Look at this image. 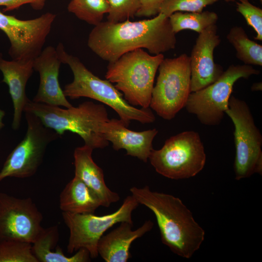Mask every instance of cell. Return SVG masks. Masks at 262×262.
Returning a JSON list of instances; mask_svg holds the SVG:
<instances>
[{
	"label": "cell",
	"mask_w": 262,
	"mask_h": 262,
	"mask_svg": "<svg viewBox=\"0 0 262 262\" xmlns=\"http://www.w3.org/2000/svg\"><path fill=\"white\" fill-rule=\"evenodd\" d=\"M56 49L62 63L68 65L73 74V81L63 90L66 97L71 99L86 97L107 105L118 114L127 127L131 121L142 124L155 121V116L149 108H137L130 104L112 83L95 75L78 57L68 54L62 43Z\"/></svg>",
	"instance_id": "obj_3"
},
{
	"label": "cell",
	"mask_w": 262,
	"mask_h": 262,
	"mask_svg": "<svg viewBox=\"0 0 262 262\" xmlns=\"http://www.w3.org/2000/svg\"><path fill=\"white\" fill-rule=\"evenodd\" d=\"M107 21L119 22L133 18L140 9V0H108Z\"/></svg>",
	"instance_id": "obj_27"
},
{
	"label": "cell",
	"mask_w": 262,
	"mask_h": 262,
	"mask_svg": "<svg viewBox=\"0 0 262 262\" xmlns=\"http://www.w3.org/2000/svg\"><path fill=\"white\" fill-rule=\"evenodd\" d=\"M251 90L253 91H261L262 90V82H257L254 83L251 87Z\"/></svg>",
	"instance_id": "obj_31"
},
{
	"label": "cell",
	"mask_w": 262,
	"mask_h": 262,
	"mask_svg": "<svg viewBox=\"0 0 262 262\" xmlns=\"http://www.w3.org/2000/svg\"><path fill=\"white\" fill-rule=\"evenodd\" d=\"M149 107L165 120H171L185 107L191 91L189 57L185 53L164 58L158 67Z\"/></svg>",
	"instance_id": "obj_8"
},
{
	"label": "cell",
	"mask_w": 262,
	"mask_h": 262,
	"mask_svg": "<svg viewBox=\"0 0 262 262\" xmlns=\"http://www.w3.org/2000/svg\"><path fill=\"white\" fill-rule=\"evenodd\" d=\"M47 0H0V6L4 7L3 12L10 11L18 8L25 4H30L36 10H41Z\"/></svg>",
	"instance_id": "obj_29"
},
{
	"label": "cell",
	"mask_w": 262,
	"mask_h": 262,
	"mask_svg": "<svg viewBox=\"0 0 262 262\" xmlns=\"http://www.w3.org/2000/svg\"><path fill=\"white\" fill-rule=\"evenodd\" d=\"M148 160L158 173L180 180L198 174L205 166L206 155L199 133L188 131L167 139L161 148L153 149Z\"/></svg>",
	"instance_id": "obj_6"
},
{
	"label": "cell",
	"mask_w": 262,
	"mask_h": 262,
	"mask_svg": "<svg viewBox=\"0 0 262 262\" xmlns=\"http://www.w3.org/2000/svg\"><path fill=\"white\" fill-rule=\"evenodd\" d=\"M221 40L216 24L208 27L196 40L189 57L191 92L198 91L215 82L223 72L215 63L213 53Z\"/></svg>",
	"instance_id": "obj_14"
},
{
	"label": "cell",
	"mask_w": 262,
	"mask_h": 262,
	"mask_svg": "<svg viewBox=\"0 0 262 262\" xmlns=\"http://www.w3.org/2000/svg\"><path fill=\"white\" fill-rule=\"evenodd\" d=\"M27 130L23 140L7 157L0 171V181L7 177L33 176L41 164L47 146L60 136L46 127L33 113L24 111Z\"/></svg>",
	"instance_id": "obj_11"
},
{
	"label": "cell",
	"mask_w": 262,
	"mask_h": 262,
	"mask_svg": "<svg viewBox=\"0 0 262 262\" xmlns=\"http://www.w3.org/2000/svg\"><path fill=\"white\" fill-rule=\"evenodd\" d=\"M260 74L259 70L247 65H231L215 82L198 91L191 92L185 108L207 126L219 124L228 109L235 83Z\"/></svg>",
	"instance_id": "obj_9"
},
{
	"label": "cell",
	"mask_w": 262,
	"mask_h": 262,
	"mask_svg": "<svg viewBox=\"0 0 262 262\" xmlns=\"http://www.w3.org/2000/svg\"><path fill=\"white\" fill-rule=\"evenodd\" d=\"M227 39L234 47L237 58L245 65L262 66V46L251 40L242 27H232Z\"/></svg>",
	"instance_id": "obj_22"
},
{
	"label": "cell",
	"mask_w": 262,
	"mask_h": 262,
	"mask_svg": "<svg viewBox=\"0 0 262 262\" xmlns=\"http://www.w3.org/2000/svg\"><path fill=\"white\" fill-rule=\"evenodd\" d=\"M176 42L169 17L159 13L152 18L136 21H101L89 33L87 45L99 57L110 63L139 49H147L154 55L163 54L174 49Z\"/></svg>",
	"instance_id": "obj_1"
},
{
	"label": "cell",
	"mask_w": 262,
	"mask_h": 262,
	"mask_svg": "<svg viewBox=\"0 0 262 262\" xmlns=\"http://www.w3.org/2000/svg\"><path fill=\"white\" fill-rule=\"evenodd\" d=\"M68 11L79 19L96 26L109 11L108 0H71Z\"/></svg>",
	"instance_id": "obj_24"
},
{
	"label": "cell",
	"mask_w": 262,
	"mask_h": 262,
	"mask_svg": "<svg viewBox=\"0 0 262 262\" xmlns=\"http://www.w3.org/2000/svg\"><path fill=\"white\" fill-rule=\"evenodd\" d=\"M56 15L48 12L34 19L21 20L0 11V30L8 37L13 60H34L42 52Z\"/></svg>",
	"instance_id": "obj_12"
},
{
	"label": "cell",
	"mask_w": 262,
	"mask_h": 262,
	"mask_svg": "<svg viewBox=\"0 0 262 262\" xmlns=\"http://www.w3.org/2000/svg\"><path fill=\"white\" fill-rule=\"evenodd\" d=\"M220 0H165L162 4L159 13L167 17L176 12H200L206 6Z\"/></svg>",
	"instance_id": "obj_26"
},
{
	"label": "cell",
	"mask_w": 262,
	"mask_h": 262,
	"mask_svg": "<svg viewBox=\"0 0 262 262\" xmlns=\"http://www.w3.org/2000/svg\"><path fill=\"white\" fill-rule=\"evenodd\" d=\"M133 223L122 222L116 229L103 235L98 244V255L106 262H126L131 257L132 243L151 230L153 223L147 220L135 230Z\"/></svg>",
	"instance_id": "obj_18"
},
{
	"label": "cell",
	"mask_w": 262,
	"mask_h": 262,
	"mask_svg": "<svg viewBox=\"0 0 262 262\" xmlns=\"http://www.w3.org/2000/svg\"><path fill=\"white\" fill-rule=\"evenodd\" d=\"M61 63L56 49L50 46L45 48L35 58L33 69L39 73L40 83L33 101L66 108L73 106L59 84L58 76Z\"/></svg>",
	"instance_id": "obj_15"
},
{
	"label": "cell",
	"mask_w": 262,
	"mask_h": 262,
	"mask_svg": "<svg viewBox=\"0 0 262 262\" xmlns=\"http://www.w3.org/2000/svg\"><path fill=\"white\" fill-rule=\"evenodd\" d=\"M234 126L235 178L246 179L255 173L262 174V135L255 124L247 103L230 96L226 112Z\"/></svg>",
	"instance_id": "obj_7"
},
{
	"label": "cell",
	"mask_w": 262,
	"mask_h": 262,
	"mask_svg": "<svg viewBox=\"0 0 262 262\" xmlns=\"http://www.w3.org/2000/svg\"><path fill=\"white\" fill-rule=\"evenodd\" d=\"M225 1L229 2H233L235 1L236 0H224Z\"/></svg>",
	"instance_id": "obj_33"
},
{
	"label": "cell",
	"mask_w": 262,
	"mask_h": 262,
	"mask_svg": "<svg viewBox=\"0 0 262 262\" xmlns=\"http://www.w3.org/2000/svg\"><path fill=\"white\" fill-rule=\"evenodd\" d=\"M138 205L135 198L130 195L124 199L117 211L104 215L63 212L64 222L70 232L67 252L71 254L84 248L88 251L91 258H96L98 255V244L104 233L117 223L122 222L133 223L132 213Z\"/></svg>",
	"instance_id": "obj_10"
},
{
	"label": "cell",
	"mask_w": 262,
	"mask_h": 262,
	"mask_svg": "<svg viewBox=\"0 0 262 262\" xmlns=\"http://www.w3.org/2000/svg\"><path fill=\"white\" fill-rule=\"evenodd\" d=\"M127 127L120 119L112 118L103 123L101 131L103 137L112 143L115 150L124 149L127 155L147 163L153 149V140L158 131L153 129L135 131Z\"/></svg>",
	"instance_id": "obj_16"
},
{
	"label": "cell",
	"mask_w": 262,
	"mask_h": 262,
	"mask_svg": "<svg viewBox=\"0 0 262 262\" xmlns=\"http://www.w3.org/2000/svg\"><path fill=\"white\" fill-rule=\"evenodd\" d=\"M59 231L57 225L44 229L32 244L33 255L38 262H87L90 255L84 248L80 249L73 256H66L57 246Z\"/></svg>",
	"instance_id": "obj_20"
},
{
	"label": "cell",
	"mask_w": 262,
	"mask_h": 262,
	"mask_svg": "<svg viewBox=\"0 0 262 262\" xmlns=\"http://www.w3.org/2000/svg\"><path fill=\"white\" fill-rule=\"evenodd\" d=\"M165 0H140V9L135 15L139 17H150L159 14L161 6Z\"/></svg>",
	"instance_id": "obj_30"
},
{
	"label": "cell",
	"mask_w": 262,
	"mask_h": 262,
	"mask_svg": "<svg viewBox=\"0 0 262 262\" xmlns=\"http://www.w3.org/2000/svg\"><path fill=\"white\" fill-rule=\"evenodd\" d=\"M33 61L19 60L7 61L0 53V70L2 73V82L9 87L14 107L12 128L17 130L20 126L22 113L30 99L26 94L27 82L33 70Z\"/></svg>",
	"instance_id": "obj_17"
},
{
	"label": "cell",
	"mask_w": 262,
	"mask_h": 262,
	"mask_svg": "<svg viewBox=\"0 0 262 262\" xmlns=\"http://www.w3.org/2000/svg\"><path fill=\"white\" fill-rule=\"evenodd\" d=\"M164 58L163 54L151 55L142 49H136L109 63L105 78L115 84L130 104L147 108L155 77Z\"/></svg>",
	"instance_id": "obj_5"
},
{
	"label": "cell",
	"mask_w": 262,
	"mask_h": 262,
	"mask_svg": "<svg viewBox=\"0 0 262 262\" xmlns=\"http://www.w3.org/2000/svg\"><path fill=\"white\" fill-rule=\"evenodd\" d=\"M236 2V11L245 19L248 25L256 33L254 39L262 41V9L252 3L248 0H238Z\"/></svg>",
	"instance_id": "obj_28"
},
{
	"label": "cell",
	"mask_w": 262,
	"mask_h": 262,
	"mask_svg": "<svg viewBox=\"0 0 262 262\" xmlns=\"http://www.w3.org/2000/svg\"><path fill=\"white\" fill-rule=\"evenodd\" d=\"M24 111L35 114L46 127L60 136L68 131L77 134L85 145L93 149L103 148L109 145L101 131L103 123L109 119L107 110L102 104L88 101L76 107L63 109L29 100Z\"/></svg>",
	"instance_id": "obj_4"
},
{
	"label": "cell",
	"mask_w": 262,
	"mask_h": 262,
	"mask_svg": "<svg viewBox=\"0 0 262 262\" xmlns=\"http://www.w3.org/2000/svg\"><path fill=\"white\" fill-rule=\"evenodd\" d=\"M43 216L30 197L19 198L0 193V242L33 244L44 228Z\"/></svg>",
	"instance_id": "obj_13"
},
{
	"label": "cell",
	"mask_w": 262,
	"mask_h": 262,
	"mask_svg": "<svg viewBox=\"0 0 262 262\" xmlns=\"http://www.w3.org/2000/svg\"><path fill=\"white\" fill-rule=\"evenodd\" d=\"M260 0V1H261V2H262V0Z\"/></svg>",
	"instance_id": "obj_34"
},
{
	"label": "cell",
	"mask_w": 262,
	"mask_h": 262,
	"mask_svg": "<svg viewBox=\"0 0 262 262\" xmlns=\"http://www.w3.org/2000/svg\"><path fill=\"white\" fill-rule=\"evenodd\" d=\"M0 262H38L32 251V244L16 241L0 242Z\"/></svg>",
	"instance_id": "obj_25"
},
{
	"label": "cell",
	"mask_w": 262,
	"mask_h": 262,
	"mask_svg": "<svg viewBox=\"0 0 262 262\" xmlns=\"http://www.w3.org/2000/svg\"><path fill=\"white\" fill-rule=\"evenodd\" d=\"M59 205L64 212L94 213L102 204L98 197L81 179L74 177L60 194Z\"/></svg>",
	"instance_id": "obj_21"
},
{
	"label": "cell",
	"mask_w": 262,
	"mask_h": 262,
	"mask_svg": "<svg viewBox=\"0 0 262 262\" xmlns=\"http://www.w3.org/2000/svg\"><path fill=\"white\" fill-rule=\"evenodd\" d=\"M130 191L139 204L154 214L162 242L176 255L191 258L200 248L205 233L182 201L173 195L152 191L147 185L133 186Z\"/></svg>",
	"instance_id": "obj_2"
},
{
	"label": "cell",
	"mask_w": 262,
	"mask_h": 262,
	"mask_svg": "<svg viewBox=\"0 0 262 262\" xmlns=\"http://www.w3.org/2000/svg\"><path fill=\"white\" fill-rule=\"evenodd\" d=\"M93 149L84 145L75 148V176L81 179L98 197L102 206L108 207L120 199L119 195L106 185L102 169L93 161Z\"/></svg>",
	"instance_id": "obj_19"
},
{
	"label": "cell",
	"mask_w": 262,
	"mask_h": 262,
	"mask_svg": "<svg viewBox=\"0 0 262 262\" xmlns=\"http://www.w3.org/2000/svg\"><path fill=\"white\" fill-rule=\"evenodd\" d=\"M4 115V112L0 109V130L4 126V124L2 122V119Z\"/></svg>",
	"instance_id": "obj_32"
},
{
	"label": "cell",
	"mask_w": 262,
	"mask_h": 262,
	"mask_svg": "<svg viewBox=\"0 0 262 262\" xmlns=\"http://www.w3.org/2000/svg\"><path fill=\"white\" fill-rule=\"evenodd\" d=\"M172 29L176 34L185 30H192L200 33L205 29L216 24L218 16L212 11L200 12H176L169 17Z\"/></svg>",
	"instance_id": "obj_23"
}]
</instances>
